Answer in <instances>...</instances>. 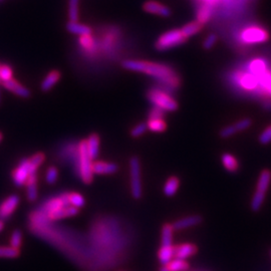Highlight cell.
<instances>
[{"instance_id": "32", "label": "cell", "mask_w": 271, "mask_h": 271, "mask_svg": "<svg viewBox=\"0 0 271 271\" xmlns=\"http://www.w3.org/2000/svg\"><path fill=\"white\" fill-rule=\"evenodd\" d=\"M0 78H1V83L13 79V70L9 64H1V67H0Z\"/></svg>"}, {"instance_id": "47", "label": "cell", "mask_w": 271, "mask_h": 271, "mask_svg": "<svg viewBox=\"0 0 271 271\" xmlns=\"http://www.w3.org/2000/svg\"><path fill=\"white\" fill-rule=\"evenodd\" d=\"M0 104H1V90H0Z\"/></svg>"}, {"instance_id": "35", "label": "cell", "mask_w": 271, "mask_h": 271, "mask_svg": "<svg viewBox=\"0 0 271 271\" xmlns=\"http://www.w3.org/2000/svg\"><path fill=\"white\" fill-rule=\"evenodd\" d=\"M59 178V171L55 166L49 167L46 170L45 173V180L48 184H55Z\"/></svg>"}, {"instance_id": "3", "label": "cell", "mask_w": 271, "mask_h": 271, "mask_svg": "<svg viewBox=\"0 0 271 271\" xmlns=\"http://www.w3.org/2000/svg\"><path fill=\"white\" fill-rule=\"evenodd\" d=\"M187 38L183 35L180 30H172L164 34H162L156 41L155 47L160 52L168 51L170 48H173L183 44Z\"/></svg>"}, {"instance_id": "27", "label": "cell", "mask_w": 271, "mask_h": 271, "mask_svg": "<svg viewBox=\"0 0 271 271\" xmlns=\"http://www.w3.org/2000/svg\"><path fill=\"white\" fill-rule=\"evenodd\" d=\"M80 0H68V18L69 21L78 22L79 20Z\"/></svg>"}, {"instance_id": "34", "label": "cell", "mask_w": 271, "mask_h": 271, "mask_svg": "<svg viewBox=\"0 0 271 271\" xmlns=\"http://www.w3.org/2000/svg\"><path fill=\"white\" fill-rule=\"evenodd\" d=\"M210 15H211V10H210L209 6L207 4L203 5L199 10L198 15H197V21L200 22L203 26L204 23H206L209 20Z\"/></svg>"}, {"instance_id": "41", "label": "cell", "mask_w": 271, "mask_h": 271, "mask_svg": "<svg viewBox=\"0 0 271 271\" xmlns=\"http://www.w3.org/2000/svg\"><path fill=\"white\" fill-rule=\"evenodd\" d=\"M80 43L84 46V47H90L92 44V38L90 35H84L80 37Z\"/></svg>"}, {"instance_id": "25", "label": "cell", "mask_w": 271, "mask_h": 271, "mask_svg": "<svg viewBox=\"0 0 271 271\" xmlns=\"http://www.w3.org/2000/svg\"><path fill=\"white\" fill-rule=\"evenodd\" d=\"M258 77V84L262 87V89L271 95V72L268 70H265Z\"/></svg>"}, {"instance_id": "28", "label": "cell", "mask_w": 271, "mask_h": 271, "mask_svg": "<svg viewBox=\"0 0 271 271\" xmlns=\"http://www.w3.org/2000/svg\"><path fill=\"white\" fill-rule=\"evenodd\" d=\"M222 163L224 168L229 172H236L238 170V162L236 158L230 154L222 155Z\"/></svg>"}, {"instance_id": "2", "label": "cell", "mask_w": 271, "mask_h": 271, "mask_svg": "<svg viewBox=\"0 0 271 271\" xmlns=\"http://www.w3.org/2000/svg\"><path fill=\"white\" fill-rule=\"evenodd\" d=\"M92 160L89 155L87 140H83L78 145L77 151V172L80 175V178L85 184H90L93 179L92 171Z\"/></svg>"}, {"instance_id": "31", "label": "cell", "mask_w": 271, "mask_h": 271, "mask_svg": "<svg viewBox=\"0 0 271 271\" xmlns=\"http://www.w3.org/2000/svg\"><path fill=\"white\" fill-rule=\"evenodd\" d=\"M22 232L19 229H16L12 232L10 236V246L15 249H20L22 245Z\"/></svg>"}, {"instance_id": "44", "label": "cell", "mask_w": 271, "mask_h": 271, "mask_svg": "<svg viewBox=\"0 0 271 271\" xmlns=\"http://www.w3.org/2000/svg\"><path fill=\"white\" fill-rule=\"evenodd\" d=\"M160 271H169L168 269H167V267L166 266H163L162 268H161V270Z\"/></svg>"}, {"instance_id": "42", "label": "cell", "mask_w": 271, "mask_h": 271, "mask_svg": "<svg viewBox=\"0 0 271 271\" xmlns=\"http://www.w3.org/2000/svg\"><path fill=\"white\" fill-rule=\"evenodd\" d=\"M162 109L156 107L154 110H152L151 114H150V119H162Z\"/></svg>"}, {"instance_id": "21", "label": "cell", "mask_w": 271, "mask_h": 271, "mask_svg": "<svg viewBox=\"0 0 271 271\" xmlns=\"http://www.w3.org/2000/svg\"><path fill=\"white\" fill-rule=\"evenodd\" d=\"M202 24L198 21H193V22H190L188 24H186V26H184L180 30L181 32L183 33V35L188 38L196 33H198L201 30H202Z\"/></svg>"}, {"instance_id": "40", "label": "cell", "mask_w": 271, "mask_h": 271, "mask_svg": "<svg viewBox=\"0 0 271 271\" xmlns=\"http://www.w3.org/2000/svg\"><path fill=\"white\" fill-rule=\"evenodd\" d=\"M236 130L234 128V125H231V126H228L226 128H224L222 131L220 132V137L221 138H229V137H232L234 134H236Z\"/></svg>"}, {"instance_id": "48", "label": "cell", "mask_w": 271, "mask_h": 271, "mask_svg": "<svg viewBox=\"0 0 271 271\" xmlns=\"http://www.w3.org/2000/svg\"><path fill=\"white\" fill-rule=\"evenodd\" d=\"M0 67H1V63H0ZM0 84H1V78H0Z\"/></svg>"}, {"instance_id": "26", "label": "cell", "mask_w": 271, "mask_h": 271, "mask_svg": "<svg viewBox=\"0 0 271 271\" xmlns=\"http://www.w3.org/2000/svg\"><path fill=\"white\" fill-rule=\"evenodd\" d=\"M147 126L150 131L156 133L164 132L167 129L166 122L162 119H150L149 121L147 122Z\"/></svg>"}, {"instance_id": "23", "label": "cell", "mask_w": 271, "mask_h": 271, "mask_svg": "<svg viewBox=\"0 0 271 271\" xmlns=\"http://www.w3.org/2000/svg\"><path fill=\"white\" fill-rule=\"evenodd\" d=\"M67 200L69 205L76 207L78 209L82 208L86 204V199L85 197L77 192H68L67 194Z\"/></svg>"}, {"instance_id": "29", "label": "cell", "mask_w": 271, "mask_h": 271, "mask_svg": "<svg viewBox=\"0 0 271 271\" xmlns=\"http://www.w3.org/2000/svg\"><path fill=\"white\" fill-rule=\"evenodd\" d=\"M241 85L246 90L255 89L258 85V77L251 73V75H244L241 78Z\"/></svg>"}, {"instance_id": "30", "label": "cell", "mask_w": 271, "mask_h": 271, "mask_svg": "<svg viewBox=\"0 0 271 271\" xmlns=\"http://www.w3.org/2000/svg\"><path fill=\"white\" fill-rule=\"evenodd\" d=\"M20 255V250L11 246H0V258H17Z\"/></svg>"}, {"instance_id": "1", "label": "cell", "mask_w": 271, "mask_h": 271, "mask_svg": "<svg viewBox=\"0 0 271 271\" xmlns=\"http://www.w3.org/2000/svg\"><path fill=\"white\" fill-rule=\"evenodd\" d=\"M121 65L128 70L143 72L146 75L154 77L172 87H177L179 85V77L177 76V73L173 68L166 64L144 60H125Z\"/></svg>"}, {"instance_id": "18", "label": "cell", "mask_w": 271, "mask_h": 271, "mask_svg": "<svg viewBox=\"0 0 271 271\" xmlns=\"http://www.w3.org/2000/svg\"><path fill=\"white\" fill-rule=\"evenodd\" d=\"M158 257L163 266H167L171 260H173L174 257V246H169V247H163L158 252Z\"/></svg>"}, {"instance_id": "37", "label": "cell", "mask_w": 271, "mask_h": 271, "mask_svg": "<svg viewBox=\"0 0 271 271\" xmlns=\"http://www.w3.org/2000/svg\"><path fill=\"white\" fill-rule=\"evenodd\" d=\"M251 126V120L250 119H243L239 121H237L236 124H234V128L236 132L244 131L246 129H248Z\"/></svg>"}, {"instance_id": "33", "label": "cell", "mask_w": 271, "mask_h": 271, "mask_svg": "<svg viewBox=\"0 0 271 271\" xmlns=\"http://www.w3.org/2000/svg\"><path fill=\"white\" fill-rule=\"evenodd\" d=\"M250 69H251V72L253 73V75L259 76L262 72H264L266 70V63L261 60H254L250 63Z\"/></svg>"}, {"instance_id": "17", "label": "cell", "mask_w": 271, "mask_h": 271, "mask_svg": "<svg viewBox=\"0 0 271 271\" xmlns=\"http://www.w3.org/2000/svg\"><path fill=\"white\" fill-rule=\"evenodd\" d=\"M87 145L89 155L93 161L97 158L98 151H100V138H98L97 134H91L87 140Z\"/></svg>"}, {"instance_id": "5", "label": "cell", "mask_w": 271, "mask_h": 271, "mask_svg": "<svg viewBox=\"0 0 271 271\" xmlns=\"http://www.w3.org/2000/svg\"><path fill=\"white\" fill-rule=\"evenodd\" d=\"M130 174H131V190L135 199H140L143 194L142 178H141V165L137 157L130 160Z\"/></svg>"}, {"instance_id": "38", "label": "cell", "mask_w": 271, "mask_h": 271, "mask_svg": "<svg viewBox=\"0 0 271 271\" xmlns=\"http://www.w3.org/2000/svg\"><path fill=\"white\" fill-rule=\"evenodd\" d=\"M259 142L262 145H266L271 142V125L268 126L259 136Z\"/></svg>"}, {"instance_id": "8", "label": "cell", "mask_w": 271, "mask_h": 271, "mask_svg": "<svg viewBox=\"0 0 271 271\" xmlns=\"http://www.w3.org/2000/svg\"><path fill=\"white\" fill-rule=\"evenodd\" d=\"M20 201V197L16 194L8 196L7 198L0 204V219H7L16 210Z\"/></svg>"}, {"instance_id": "12", "label": "cell", "mask_w": 271, "mask_h": 271, "mask_svg": "<svg viewBox=\"0 0 271 271\" xmlns=\"http://www.w3.org/2000/svg\"><path fill=\"white\" fill-rule=\"evenodd\" d=\"M197 252V246L191 243L180 244L174 247V257L186 260Z\"/></svg>"}, {"instance_id": "6", "label": "cell", "mask_w": 271, "mask_h": 271, "mask_svg": "<svg viewBox=\"0 0 271 271\" xmlns=\"http://www.w3.org/2000/svg\"><path fill=\"white\" fill-rule=\"evenodd\" d=\"M32 174H35V172H33V170L31 169L29 158L23 159L20 161L17 167L12 171L13 183L16 186L21 187L27 183L29 177Z\"/></svg>"}, {"instance_id": "20", "label": "cell", "mask_w": 271, "mask_h": 271, "mask_svg": "<svg viewBox=\"0 0 271 271\" xmlns=\"http://www.w3.org/2000/svg\"><path fill=\"white\" fill-rule=\"evenodd\" d=\"M173 226L170 224H165L162 228V246L163 247H169V246H173L172 241H173Z\"/></svg>"}, {"instance_id": "39", "label": "cell", "mask_w": 271, "mask_h": 271, "mask_svg": "<svg viewBox=\"0 0 271 271\" xmlns=\"http://www.w3.org/2000/svg\"><path fill=\"white\" fill-rule=\"evenodd\" d=\"M216 41H217V35L214 34V33H211V34H209V35L206 37V39L204 40V42H203V47H204L205 49H210V48L213 47V45L216 43Z\"/></svg>"}, {"instance_id": "43", "label": "cell", "mask_w": 271, "mask_h": 271, "mask_svg": "<svg viewBox=\"0 0 271 271\" xmlns=\"http://www.w3.org/2000/svg\"><path fill=\"white\" fill-rule=\"evenodd\" d=\"M4 228V221L2 219H0V232H1Z\"/></svg>"}, {"instance_id": "14", "label": "cell", "mask_w": 271, "mask_h": 271, "mask_svg": "<svg viewBox=\"0 0 271 271\" xmlns=\"http://www.w3.org/2000/svg\"><path fill=\"white\" fill-rule=\"evenodd\" d=\"M38 176L37 173L32 174L29 177L26 186H27V197L30 202H33L38 197Z\"/></svg>"}, {"instance_id": "7", "label": "cell", "mask_w": 271, "mask_h": 271, "mask_svg": "<svg viewBox=\"0 0 271 271\" xmlns=\"http://www.w3.org/2000/svg\"><path fill=\"white\" fill-rule=\"evenodd\" d=\"M241 38L245 43H262L268 40L269 38V34L268 32L260 28H249L246 29L242 34H241Z\"/></svg>"}, {"instance_id": "22", "label": "cell", "mask_w": 271, "mask_h": 271, "mask_svg": "<svg viewBox=\"0 0 271 271\" xmlns=\"http://www.w3.org/2000/svg\"><path fill=\"white\" fill-rule=\"evenodd\" d=\"M179 184H180V181L177 177H171L167 180L165 186H164V193L166 196L168 197H171V196H174L178 189H179Z\"/></svg>"}, {"instance_id": "4", "label": "cell", "mask_w": 271, "mask_h": 271, "mask_svg": "<svg viewBox=\"0 0 271 271\" xmlns=\"http://www.w3.org/2000/svg\"><path fill=\"white\" fill-rule=\"evenodd\" d=\"M148 98L158 108L162 109L163 111H169L174 112L178 109L177 102L172 98L170 95L166 94L165 92L158 90H152L148 93Z\"/></svg>"}, {"instance_id": "9", "label": "cell", "mask_w": 271, "mask_h": 271, "mask_svg": "<svg viewBox=\"0 0 271 271\" xmlns=\"http://www.w3.org/2000/svg\"><path fill=\"white\" fill-rule=\"evenodd\" d=\"M2 87L6 90H8L9 91L13 92L14 94L20 96V97H23V98H28L31 95V92L30 90L26 88L24 86H22L21 84H19L17 81H15L14 79H11L9 81H6V82H3L1 83Z\"/></svg>"}, {"instance_id": "36", "label": "cell", "mask_w": 271, "mask_h": 271, "mask_svg": "<svg viewBox=\"0 0 271 271\" xmlns=\"http://www.w3.org/2000/svg\"><path fill=\"white\" fill-rule=\"evenodd\" d=\"M147 129H148V126L146 122H141V124H139L133 128V130L131 131V136L133 138L141 137L147 131Z\"/></svg>"}, {"instance_id": "15", "label": "cell", "mask_w": 271, "mask_h": 271, "mask_svg": "<svg viewBox=\"0 0 271 271\" xmlns=\"http://www.w3.org/2000/svg\"><path fill=\"white\" fill-rule=\"evenodd\" d=\"M61 78V73L60 70L58 69H54L51 72L48 73V75L44 78V80L42 81L41 85H40V90L42 91H48L51 90L54 86L59 83V81Z\"/></svg>"}, {"instance_id": "19", "label": "cell", "mask_w": 271, "mask_h": 271, "mask_svg": "<svg viewBox=\"0 0 271 271\" xmlns=\"http://www.w3.org/2000/svg\"><path fill=\"white\" fill-rule=\"evenodd\" d=\"M270 182H271V172L268 171V170L262 171V173L260 174V177H259L258 182H257L256 191L261 192L263 194H266V192L269 188Z\"/></svg>"}, {"instance_id": "11", "label": "cell", "mask_w": 271, "mask_h": 271, "mask_svg": "<svg viewBox=\"0 0 271 271\" xmlns=\"http://www.w3.org/2000/svg\"><path fill=\"white\" fill-rule=\"evenodd\" d=\"M118 169H119V167L115 163L96 161V162H93V164H92L93 174H97V175L115 174L118 171Z\"/></svg>"}, {"instance_id": "10", "label": "cell", "mask_w": 271, "mask_h": 271, "mask_svg": "<svg viewBox=\"0 0 271 271\" xmlns=\"http://www.w3.org/2000/svg\"><path fill=\"white\" fill-rule=\"evenodd\" d=\"M143 9L152 14H157L163 17H169L171 15V10L165 6L164 4H161L156 1H147L143 4Z\"/></svg>"}, {"instance_id": "45", "label": "cell", "mask_w": 271, "mask_h": 271, "mask_svg": "<svg viewBox=\"0 0 271 271\" xmlns=\"http://www.w3.org/2000/svg\"><path fill=\"white\" fill-rule=\"evenodd\" d=\"M1 141H2V133L0 132V142H1Z\"/></svg>"}, {"instance_id": "24", "label": "cell", "mask_w": 271, "mask_h": 271, "mask_svg": "<svg viewBox=\"0 0 271 271\" xmlns=\"http://www.w3.org/2000/svg\"><path fill=\"white\" fill-rule=\"evenodd\" d=\"M166 267L169 271H186L189 268V263L184 259L175 258L171 260Z\"/></svg>"}, {"instance_id": "13", "label": "cell", "mask_w": 271, "mask_h": 271, "mask_svg": "<svg viewBox=\"0 0 271 271\" xmlns=\"http://www.w3.org/2000/svg\"><path fill=\"white\" fill-rule=\"evenodd\" d=\"M201 217L198 215H193V216H188L182 219L177 220L176 222L172 225L173 226L174 231H179V230H183V229H187L193 226L198 225L201 222Z\"/></svg>"}, {"instance_id": "16", "label": "cell", "mask_w": 271, "mask_h": 271, "mask_svg": "<svg viewBox=\"0 0 271 271\" xmlns=\"http://www.w3.org/2000/svg\"><path fill=\"white\" fill-rule=\"evenodd\" d=\"M66 30L69 33L72 34H77L80 36L84 35H90L91 33V29L88 26H85V24H81L79 22H72L69 21L66 23Z\"/></svg>"}, {"instance_id": "46", "label": "cell", "mask_w": 271, "mask_h": 271, "mask_svg": "<svg viewBox=\"0 0 271 271\" xmlns=\"http://www.w3.org/2000/svg\"><path fill=\"white\" fill-rule=\"evenodd\" d=\"M204 1H206V2H212V1H214V0H204Z\"/></svg>"}]
</instances>
